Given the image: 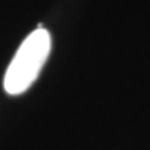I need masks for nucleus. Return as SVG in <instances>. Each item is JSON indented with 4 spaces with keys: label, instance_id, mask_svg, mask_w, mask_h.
Listing matches in <instances>:
<instances>
[{
    "label": "nucleus",
    "instance_id": "nucleus-1",
    "mask_svg": "<svg viewBox=\"0 0 150 150\" xmlns=\"http://www.w3.org/2000/svg\"><path fill=\"white\" fill-rule=\"evenodd\" d=\"M51 46V34L42 26L23 40L5 72L3 87L6 93L22 95L29 89L47 61Z\"/></svg>",
    "mask_w": 150,
    "mask_h": 150
}]
</instances>
